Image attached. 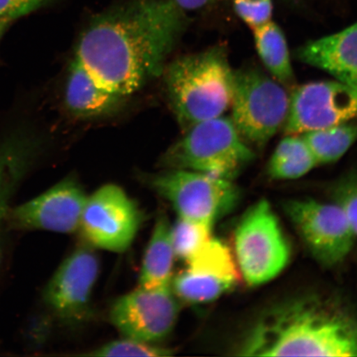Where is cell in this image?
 <instances>
[{
	"mask_svg": "<svg viewBox=\"0 0 357 357\" xmlns=\"http://www.w3.org/2000/svg\"><path fill=\"white\" fill-rule=\"evenodd\" d=\"M220 1V0H172V2L183 12L202 10L205 7Z\"/></svg>",
	"mask_w": 357,
	"mask_h": 357,
	"instance_id": "28",
	"label": "cell"
},
{
	"mask_svg": "<svg viewBox=\"0 0 357 357\" xmlns=\"http://www.w3.org/2000/svg\"><path fill=\"white\" fill-rule=\"evenodd\" d=\"M357 118V88L336 82H310L290 97L287 135L318 130Z\"/></svg>",
	"mask_w": 357,
	"mask_h": 357,
	"instance_id": "12",
	"label": "cell"
},
{
	"mask_svg": "<svg viewBox=\"0 0 357 357\" xmlns=\"http://www.w3.org/2000/svg\"><path fill=\"white\" fill-rule=\"evenodd\" d=\"M8 231L4 225L3 217L0 214V291L6 281L8 265H10V243H8Z\"/></svg>",
	"mask_w": 357,
	"mask_h": 357,
	"instance_id": "27",
	"label": "cell"
},
{
	"mask_svg": "<svg viewBox=\"0 0 357 357\" xmlns=\"http://www.w3.org/2000/svg\"><path fill=\"white\" fill-rule=\"evenodd\" d=\"M188 269L218 276L238 283L241 276L234 254L231 248L217 238H211L188 261Z\"/></svg>",
	"mask_w": 357,
	"mask_h": 357,
	"instance_id": "21",
	"label": "cell"
},
{
	"mask_svg": "<svg viewBox=\"0 0 357 357\" xmlns=\"http://www.w3.org/2000/svg\"><path fill=\"white\" fill-rule=\"evenodd\" d=\"M317 163L337 162L357 141V123L347 122L303 133Z\"/></svg>",
	"mask_w": 357,
	"mask_h": 357,
	"instance_id": "20",
	"label": "cell"
},
{
	"mask_svg": "<svg viewBox=\"0 0 357 357\" xmlns=\"http://www.w3.org/2000/svg\"><path fill=\"white\" fill-rule=\"evenodd\" d=\"M289 102L280 83L257 67L234 71L231 120L240 135L257 149L266 146L283 126Z\"/></svg>",
	"mask_w": 357,
	"mask_h": 357,
	"instance_id": "7",
	"label": "cell"
},
{
	"mask_svg": "<svg viewBox=\"0 0 357 357\" xmlns=\"http://www.w3.org/2000/svg\"><path fill=\"white\" fill-rule=\"evenodd\" d=\"M334 202L345 213L357 236V171L337 182L333 190Z\"/></svg>",
	"mask_w": 357,
	"mask_h": 357,
	"instance_id": "24",
	"label": "cell"
},
{
	"mask_svg": "<svg viewBox=\"0 0 357 357\" xmlns=\"http://www.w3.org/2000/svg\"><path fill=\"white\" fill-rule=\"evenodd\" d=\"M234 256L241 276L251 287L269 282L289 264L288 241L267 200H259L241 218L234 234Z\"/></svg>",
	"mask_w": 357,
	"mask_h": 357,
	"instance_id": "5",
	"label": "cell"
},
{
	"mask_svg": "<svg viewBox=\"0 0 357 357\" xmlns=\"http://www.w3.org/2000/svg\"><path fill=\"white\" fill-rule=\"evenodd\" d=\"M8 26H10V25L0 20V39H1L2 36L3 35L4 33H6V31L7 30Z\"/></svg>",
	"mask_w": 357,
	"mask_h": 357,
	"instance_id": "29",
	"label": "cell"
},
{
	"mask_svg": "<svg viewBox=\"0 0 357 357\" xmlns=\"http://www.w3.org/2000/svg\"><path fill=\"white\" fill-rule=\"evenodd\" d=\"M88 356H137V357H164L173 355V350L169 348L155 346L149 342L125 337L111 342L93 350Z\"/></svg>",
	"mask_w": 357,
	"mask_h": 357,
	"instance_id": "23",
	"label": "cell"
},
{
	"mask_svg": "<svg viewBox=\"0 0 357 357\" xmlns=\"http://www.w3.org/2000/svg\"><path fill=\"white\" fill-rule=\"evenodd\" d=\"M236 15L252 29L271 20L272 0H234Z\"/></svg>",
	"mask_w": 357,
	"mask_h": 357,
	"instance_id": "25",
	"label": "cell"
},
{
	"mask_svg": "<svg viewBox=\"0 0 357 357\" xmlns=\"http://www.w3.org/2000/svg\"><path fill=\"white\" fill-rule=\"evenodd\" d=\"M280 142L268 163V175L273 180L301 178L318 163L302 137L287 135Z\"/></svg>",
	"mask_w": 357,
	"mask_h": 357,
	"instance_id": "18",
	"label": "cell"
},
{
	"mask_svg": "<svg viewBox=\"0 0 357 357\" xmlns=\"http://www.w3.org/2000/svg\"><path fill=\"white\" fill-rule=\"evenodd\" d=\"M238 355L357 356V319L332 298H293L258 317L241 342Z\"/></svg>",
	"mask_w": 357,
	"mask_h": 357,
	"instance_id": "2",
	"label": "cell"
},
{
	"mask_svg": "<svg viewBox=\"0 0 357 357\" xmlns=\"http://www.w3.org/2000/svg\"><path fill=\"white\" fill-rule=\"evenodd\" d=\"M187 24L172 0H126L89 21L75 58L102 86L128 97L163 74Z\"/></svg>",
	"mask_w": 357,
	"mask_h": 357,
	"instance_id": "1",
	"label": "cell"
},
{
	"mask_svg": "<svg viewBox=\"0 0 357 357\" xmlns=\"http://www.w3.org/2000/svg\"><path fill=\"white\" fill-rule=\"evenodd\" d=\"M259 56L273 77L281 84L294 82L287 38L283 31L271 20L253 29Z\"/></svg>",
	"mask_w": 357,
	"mask_h": 357,
	"instance_id": "17",
	"label": "cell"
},
{
	"mask_svg": "<svg viewBox=\"0 0 357 357\" xmlns=\"http://www.w3.org/2000/svg\"><path fill=\"white\" fill-rule=\"evenodd\" d=\"M171 227L165 214L156 220L153 235L145 252L139 276V287L159 289L169 287L176 256Z\"/></svg>",
	"mask_w": 357,
	"mask_h": 357,
	"instance_id": "16",
	"label": "cell"
},
{
	"mask_svg": "<svg viewBox=\"0 0 357 357\" xmlns=\"http://www.w3.org/2000/svg\"><path fill=\"white\" fill-rule=\"evenodd\" d=\"M296 56L303 63L357 88V21L340 32L307 43Z\"/></svg>",
	"mask_w": 357,
	"mask_h": 357,
	"instance_id": "14",
	"label": "cell"
},
{
	"mask_svg": "<svg viewBox=\"0 0 357 357\" xmlns=\"http://www.w3.org/2000/svg\"><path fill=\"white\" fill-rule=\"evenodd\" d=\"M231 119L193 125L160 160L164 169H186L234 181L255 159Z\"/></svg>",
	"mask_w": 357,
	"mask_h": 357,
	"instance_id": "4",
	"label": "cell"
},
{
	"mask_svg": "<svg viewBox=\"0 0 357 357\" xmlns=\"http://www.w3.org/2000/svg\"><path fill=\"white\" fill-rule=\"evenodd\" d=\"M125 98L102 86L74 57L69 67L64 91L67 112L80 119H95L114 113Z\"/></svg>",
	"mask_w": 357,
	"mask_h": 357,
	"instance_id": "15",
	"label": "cell"
},
{
	"mask_svg": "<svg viewBox=\"0 0 357 357\" xmlns=\"http://www.w3.org/2000/svg\"><path fill=\"white\" fill-rule=\"evenodd\" d=\"M236 284L234 281L187 268L172 278L171 287L178 300L198 305L218 300Z\"/></svg>",
	"mask_w": 357,
	"mask_h": 357,
	"instance_id": "19",
	"label": "cell"
},
{
	"mask_svg": "<svg viewBox=\"0 0 357 357\" xmlns=\"http://www.w3.org/2000/svg\"><path fill=\"white\" fill-rule=\"evenodd\" d=\"M284 208L303 243L319 264L333 267L341 264L349 255L356 236L337 204L294 199L287 201Z\"/></svg>",
	"mask_w": 357,
	"mask_h": 357,
	"instance_id": "9",
	"label": "cell"
},
{
	"mask_svg": "<svg viewBox=\"0 0 357 357\" xmlns=\"http://www.w3.org/2000/svg\"><path fill=\"white\" fill-rule=\"evenodd\" d=\"M213 227L178 217L171 227V235L175 256L185 261L211 240Z\"/></svg>",
	"mask_w": 357,
	"mask_h": 357,
	"instance_id": "22",
	"label": "cell"
},
{
	"mask_svg": "<svg viewBox=\"0 0 357 357\" xmlns=\"http://www.w3.org/2000/svg\"><path fill=\"white\" fill-rule=\"evenodd\" d=\"M53 0H0V20L10 26L13 21L50 4Z\"/></svg>",
	"mask_w": 357,
	"mask_h": 357,
	"instance_id": "26",
	"label": "cell"
},
{
	"mask_svg": "<svg viewBox=\"0 0 357 357\" xmlns=\"http://www.w3.org/2000/svg\"><path fill=\"white\" fill-rule=\"evenodd\" d=\"M142 220L137 205L121 187L108 184L88 196L79 230L93 247L123 252L132 243Z\"/></svg>",
	"mask_w": 357,
	"mask_h": 357,
	"instance_id": "10",
	"label": "cell"
},
{
	"mask_svg": "<svg viewBox=\"0 0 357 357\" xmlns=\"http://www.w3.org/2000/svg\"><path fill=\"white\" fill-rule=\"evenodd\" d=\"M144 180L172 204L178 217L211 227L233 211L240 199L233 181L208 174L167 169Z\"/></svg>",
	"mask_w": 357,
	"mask_h": 357,
	"instance_id": "6",
	"label": "cell"
},
{
	"mask_svg": "<svg viewBox=\"0 0 357 357\" xmlns=\"http://www.w3.org/2000/svg\"><path fill=\"white\" fill-rule=\"evenodd\" d=\"M163 74L169 105L185 131L220 117L231 107L234 71L225 47L178 57Z\"/></svg>",
	"mask_w": 357,
	"mask_h": 357,
	"instance_id": "3",
	"label": "cell"
},
{
	"mask_svg": "<svg viewBox=\"0 0 357 357\" xmlns=\"http://www.w3.org/2000/svg\"><path fill=\"white\" fill-rule=\"evenodd\" d=\"M87 197L79 182L67 177L37 197L8 208L4 225L8 231L75 233Z\"/></svg>",
	"mask_w": 357,
	"mask_h": 357,
	"instance_id": "11",
	"label": "cell"
},
{
	"mask_svg": "<svg viewBox=\"0 0 357 357\" xmlns=\"http://www.w3.org/2000/svg\"><path fill=\"white\" fill-rule=\"evenodd\" d=\"M181 310L171 285L139 287L119 298L111 307V323L125 337L155 342L172 333Z\"/></svg>",
	"mask_w": 357,
	"mask_h": 357,
	"instance_id": "13",
	"label": "cell"
},
{
	"mask_svg": "<svg viewBox=\"0 0 357 357\" xmlns=\"http://www.w3.org/2000/svg\"><path fill=\"white\" fill-rule=\"evenodd\" d=\"M99 273V258L91 248L74 250L45 285L40 303L46 314L33 319L29 333H41L52 319L71 325L84 319Z\"/></svg>",
	"mask_w": 357,
	"mask_h": 357,
	"instance_id": "8",
	"label": "cell"
}]
</instances>
